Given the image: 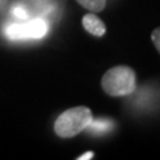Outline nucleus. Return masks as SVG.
<instances>
[{"instance_id": "obj_1", "label": "nucleus", "mask_w": 160, "mask_h": 160, "mask_svg": "<svg viewBox=\"0 0 160 160\" xmlns=\"http://www.w3.org/2000/svg\"><path fill=\"white\" fill-rule=\"evenodd\" d=\"M101 87L109 96H128L137 88L135 71L127 65L113 67L102 76Z\"/></svg>"}, {"instance_id": "obj_2", "label": "nucleus", "mask_w": 160, "mask_h": 160, "mask_svg": "<svg viewBox=\"0 0 160 160\" xmlns=\"http://www.w3.org/2000/svg\"><path fill=\"white\" fill-rule=\"evenodd\" d=\"M92 110L86 106H78L72 108L67 109L62 114L58 116L53 129L57 137L68 139L74 138L77 134H80L82 131L88 128L92 121Z\"/></svg>"}, {"instance_id": "obj_3", "label": "nucleus", "mask_w": 160, "mask_h": 160, "mask_svg": "<svg viewBox=\"0 0 160 160\" xmlns=\"http://www.w3.org/2000/svg\"><path fill=\"white\" fill-rule=\"evenodd\" d=\"M82 25L88 33L92 34L95 37H102L107 31L104 23L96 14H94V12L87 13L86 16L82 18Z\"/></svg>"}, {"instance_id": "obj_4", "label": "nucleus", "mask_w": 160, "mask_h": 160, "mask_svg": "<svg viewBox=\"0 0 160 160\" xmlns=\"http://www.w3.org/2000/svg\"><path fill=\"white\" fill-rule=\"evenodd\" d=\"M6 36L12 40L30 39L28 23H13L8 25L5 30Z\"/></svg>"}, {"instance_id": "obj_5", "label": "nucleus", "mask_w": 160, "mask_h": 160, "mask_svg": "<svg viewBox=\"0 0 160 160\" xmlns=\"http://www.w3.org/2000/svg\"><path fill=\"white\" fill-rule=\"evenodd\" d=\"M28 30L30 39H39L43 38L48 32V24L43 19L37 18L28 23Z\"/></svg>"}, {"instance_id": "obj_6", "label": "nucleus", "mask_w": 160, "mask_h": 160, "mask_svg": "<svg viewBox=\"0 0 160 160\" xmlns=\"http://www.w3.org/2000/svg\"><path fill=\"white\" fill-rule=\"evenodd\" d=\"M76 1L86 10L94 13L103 11L107 4V0H76Z\"/></svg>"}, {"instance_id": "obj_7", "label": "nucleus", "mask_w": 160, "mask_h": 160, "mask_svg": "<svg viewBox=\"0 0 160 160\" xmlns=\"http://www.w3.org/2000/svg\"><path fill=\"white\" fill-rule=\"evenodd\" d=\"M110 121L109 120H94L90 122V125L88 126V128H90L92 131L94 132H98V131H107L108 129V127H110Z\"/></svg>"}, {"instance_id": "obj_8", "label": "nucleus", "mask_w": 160, "mask_h": 160, "mask_svg": "<svg viewBox=\"0 0 160 160\" xmlns=\"http://www.w3.org/2000/svg\"><path fill=\"white\" fill-rule=\"evenodd\" d=\"M12 14L19 19H26L28 18V11L22 5H17L12 8Z\"/></svg>"}, {"instance_id": "obj_9", "label": "nucleus", "mask_w": 160, "mask_h": 160, "mask_svg": "<svg viewBox=\"0 0 160 160\" xmlns=\"http://www.w3.org/2000/svg\"><path fill=\"white\" fill-rule=\"evenodd\" d=\"M151 39H152V43L153 45L155 46V49L159 51L160 53V28H157L152 31L151 33Z\"/></svg>"}, {"instance_id": "obj_10", "label": "nucleus", "mask_w": 160, "mask_h": 160, "mask_svg": "<svg viewBox=\"0 0 160 160\" xmlns=\"http://www.w3.org/2000/svg\"><path fill=\"white\" fill-rule=\"evenodd\" d=\"M92 155H94V153L92 152H88V153H84V154L82 155V157H78L77 159L78 160H83V159H92Z\"/></svg>"}]
</instances>
